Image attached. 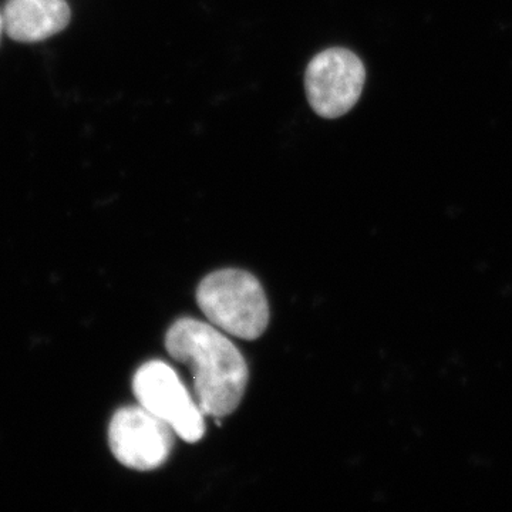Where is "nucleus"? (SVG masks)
Instances as JSON below:
<instances>
[{
    "instance_id": "obj_1",
    "label": "nucleus",
    "mask_w": 512,
    "mask_h": 512,
    "mask_svg": "<svg viewBox=\"0 0 512 512\" xmlns=\"http://www.w3.org/2000/svg\"><path fill=\"white\" fill-rule=\"evenodd\" d=\"M165 348L191 370L195 400L205 416L227 417L242 402L249 380L247 360L211 323L184 318L165 336Z\"/></svg>"
},
{
    "instance_id": "obj_2",
    "label": "nucleus",
    "mask_w": 512,
    "mask_h": 512,
    "mask_svg": "<svg viewBox=\"0 0 512 512\" xmlns=\"http://www.w3.org/2000/svg\"><path fill=\"white\" fill-rule=\"evenodd\" d=\"M197 303L215 328L244 340L264 335L269 303L254 275L241 269H222L202 279Z\"/></svg>"
},
{
    "instance_id": "obj_3",
    "label": "nucleus",
    "mask_w": 512,
    "mask_h": 512,
    "mask_svg": "<svg viewBox=\"0 0 512 512\" xmlns=\"http://www.w3.org/2000/svg\"><path fill=\"white\" fill-rule=\"evenodd\" d=\"M133 392L140 406L165 421L180 439L197 443L204 437L205 414L167 363L151 360L141 366L133 379Z\"/></svg>"
},
{
    "instance_id": "obj_4",
    "label": "nucleus",
    "mask_w": 512,
    "mask_h": 512,
    "mask_svg": "<svg viewBox=\"0 0 512 512\" xmlns=\"http://www.w3.org/2000/svg\"><path fill=\"white\" fill-rule=\"evenodd\" d=\"M366 70L348 49L325 50L306 69V96L316 114L338 119L352 110L365 86Z\"/></svg>"
},
{
    "instance_id": "obj_5",
    "label": "nucleus",
    "mask_w": 512,
    "mask_h": 512,
    "mask_svg": "<svg viewBox=\"0 0 512 512\" xmlns=\"http://www.w3.org/2000/svg\"><path fill=\"white\" fill-rule=\"evenodd\" d=\"M174 430L143 406L114 414L109 427L111 453L123 466L137 471L163 467L174 448Z\"/></svg>"
},
{
    "instance_id": "obj_6",
    "label": "nucleus",
    "mask_w": 512,
    "mask_h": 512,
    "mask_svg": "<svg viewBox=\"0 0 512 512\" xmlns=\"http://www.w3.org/2000/svg\"><path fill=\"white\" fill-rule=\"evenodd\" d=\"M69 22L64 0H9L3 13V28L18 42H40L62 32Z\"/></svg>"
},
{
    "instance_id": "obj_7",
    "label": "nucleus",
    "mask_w": 512,
    "mask_h": 512,
    "mask_svg": "<svg viewBox=\"0 0 512 512\" xmlns=\"http://www.w3.org/2000/svg\"><path fill=\"white\" fill-rule=\"evenodd\" d=\"M3 29H5V28H3V16L0 15V36H2Z\"/></svg>"
}]
</instances>
